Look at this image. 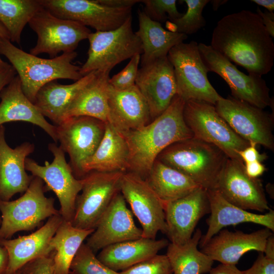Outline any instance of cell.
<instances>
[{"mask_svg":"<svg viewBox=\"0 0 274 274\" xmlns=\"http://www.w3.org/2000/svg\"><path fill=\"white\" fill-rule=\"evenodd\" d=\"M211 46L249 74L262 76L273 65L272 38L260 16L249 10L228 14L218 21Z\"/></svg>","mask_w":274,"mask_h":274,"instance_id":"6da1fadb","label":"cell"},{"mask_svg":"<svg viewBox=\"0 0 274 274\" xmlns=\"http://www.w3.org/2000/svg\"><path fill=\"white\" fill-rule=\"evenodd\" d=\"M185 101L176 94L167 109L146 125L123 133L129 152L128 172L145 179L159 154L193 137L183 116Z\"/></svg>","mask_w":274,"mask_h":274,"instance_id":"7a4b0ae2","label":"cell"},{"mask_svg":"<svg viewBox=\"0 0 274 274\" xmlns=\"http://www.w3.org/2000/svg\"><path fill=\"white\" fill-rule=\"evenodd\" d=\"M0 54L5 56L20 78L23 92L34 102L39 90L47 83L57 79L76 81L83 76L80 66L74 64L77 53H64L53 58H42L15 46L9 40L0 38Z\"/></svg>","mask_w":274,"mask_h":274,"instance_id":"3957f363","label":"cell"},{"mask_svg":"<svg viewBox=\"0 0 274 274\" xmlns=\"http://www.w3.org/2000/svg\"><path fill=\"white\" fill-rule=\"evenodd\" d=\"M227 158L216 146L193 137L170 145L156 159L208 190L215 189Z\"/></svg>","mask_w":274,"mask_h":274,"instance_id":"277c9868","label":"cell"},{"mask_svg":"<svg viewBox=\"0 0 274 274\" xmlns=\"http://www.w3.org/2000/svg\"><path fill=\"white\" fill-rule=\"evenodd\" d=\"M44 182L33 177L24 193L14 200H0L1 224L0 239H7L16 232L31 231L59 211L54 206V199L45 195Z\"/></svg>","mask_w":274,"mask_h":274,"instance_id":"5b68a950","label":"cell"},{"mask_svg":"<svg viewBox=\"0 0 274 274\" xmlns=\"http://www.w3.org/2000/svg\"><path fill=\"white\" fill-rule=\"evenodd\" d=\"M85 62L80 67L82 76L93 71H108L136 54L142 55V43L132 28V17L118 28L91 32Z\"/></svg>","mask_w":274,"mask_h":274,"instance_id":"8992f818","label":"cell"},{"mask_svg":"<svg viewBox=\"0 0 274 274\" xmlns=\"http://www.w3.org/2000/svg\"><path fill=\"white\" fill-rule=\"evenodd\" d=\"M167 56L174 68L177 94L185 101L195 99L215 106L223 97L209 81V71L196 42L177 44L169 50Z\"/></svg>","mask_w":274,"mask_h":274,"instance_id":"52a82bcc","label":"cell"},{"mask_svg":"<svg viewBox=\"0 0 274 274\" xmlns=\"http://www.w3.org/2000/svg\"><path fill=\"white\" fill-rule=\"evenodd\" d=\"M183 116L194 138L216 146L229 158L243 161L237 152L248 147L249 142L232 129L214 105L202 100H188L185 102Z\"/></svg>","mask_w":274,"mask_h":274,"instance_id":"ba28073f","label":"cell"},{"mask_svg":"<svg viewBox=\"0 0 274 274\" xmlns=\"http://www.w3.org/2000/svg\"><path fill=\"white\" fill-rule=\"evenodd\" d=\"M121 172L92 171L81 178L82 186L76 201L72 225L94 230L114 197L120 192Z\"/></svg>","mask_w":274,"mask_h":274,"instance_id":"9c48e42d","label":"cell"},{"mask_svg":"<svg viewBox=\"0 0 274 274\" xmlns=\"http://www.w3.org/2000/svg\"><path fill=\"white\" fill-rule=\"evenodd\" d=\"M54 158L51 163L46 161L41 165L34 160L27 158L26 170L32 176L40 178L45 184L46 190L52 191L60 203L59 213L63 220L72 222L74 218L76 199L80 192L82 181L77 178L66 161L65 152L54 143L48 145Z\"/></svg>","mask_w":274,"mask_h":274,"instance_id":"30bf717a","label":"cell"},{"mask_svg":"<svg viewBox=\"0 0 274 274\" xmlns=\"http://www.w3.org/2000/svg\"><path fill=\"white\" fill-rule=\"evenodd\" d=\"M198 47L208 71L217 74L224 80L230 89L232 97L262 109L273 105L269 89L262 76L248 75L241 72L211 45L200 43Z\"/></svg>","mask_w":274,"mask_h":274,"instance_id":"8fae6325","label":"cell"},{"mask_svg":"<svg viewBox=\"0 0 274 274\" xmlns=\"http://www.w3.org/2000/svg\"><path fill=\"white\" fill-rule=\"evenodd\" d=\"M28 24L38 37L30 53L35 56L47 53L50 58L61 52L75 51L79 43L87 39L92 32L87 26L56 17L44 8L38 11Z\"/></svg>","mask_w":274,"mask_h":274,"instance_id":"7c38bea8","label":"cell"},{"mask_svg":"<svg viewBox=\"0 0 274 274\" xmlns=\"http://www.w3.org/2000/svg\"><path fill=\"white\" fill-rule=\"evenodd\" d=\"M56 126L59 146L68 154L69 164L75 177L81 179L84 177L83 166L100 143L106 123L91 117L76 116Z\"/></svg>","mask_w":274,"mask_h":274,"instance_id":"4fadbf2b","label":"cell"},{"mask_svg":"<svg viewBox=\"0 0 274 274\" xmlns=\"http://www.w3.org/2000/svg\"><path fill=\"white\" fill-rule=\"evenodd\" d=\"M215 106L219 115L240 137L273 151V115L232 96L222 97Z\"/></svg>","mask_w":274,"mask_h":274,"instance_id":"5bb4252c","label":"cell"},{"mask_svg":"<svg viewBox=\"0 0 274 274\" xmlns=\"http://www.w3.org/2000/svg\"><path fill=\"white\" fill-rule=\"evenodd\" d=\"M120 193L141 225L142 237L156 239L159 231L165 234L164 204L145 179L133 172L124 173Z\"/></svg>","mask_w":274,"mask_h":274,"instance_id":"9a60e30c","label":"cell"},{"mask_svg":"<svg viewBox=\"0 0 274 274\" xmlns=\"http://www.w3.org/2000/svg\"><path fill=\"white\" fill-rule=\"evenodd\" d=\"M40 2L54 16L90 26L96 31L116 29L132 17V8L109 7L96 0H40Z\"/></svg>","mask_w":274,"mask_h":274,"instance_id":"2e32d148","label":"cell"},{"mask_svg":"<svg viewBox=\"0 0 274 274\" xmlns=\"http://www.w3.org/2000/svg\"><path fill=\"white\" fill-rule=\"evenodd\" d=\"M230 203L245 210H269L261 180L246 174L244 162L227 158L215 189Z\"/></svg>","mask_w":274,"mask_h":274,"instance_id":"e0dca14e","label":"cell"},{"mask_svg":"<svg viewBox=\"0 0 274 274\" xmlns=\"http://www.w3.org/2000/svg\"><path fill=\"white\" fill-rule=\"evenodd\" d=\"M135 85L145 98L153 120L167 109L177 94L174 68L167 56L142 65Z\"/></svg>","mask_w":274,"mask_h":274,"instance_id":"ac0fdd59","label":"cell"},{"mask_svg":"<svg viewBox=\"0 0 274 274\" xmlns=\"http://www.w3.org/2000/svg\"><path fill=\"white\" fill-rule=\"evenodd\" d=\"M122 194L118 193L100 218L86 244L95 253L116 243L142 237Z\"/></svg>","mask_w":274,"mask_h":274,"instance_id":"d6986e66","label":"cell"},{"mask_svg":"<svg viewBox=\"0 0 274 274\" xmlns=\"http://www.w3.org/2000/svg\"><path fill=\"white\" fill-rule=\"evenodd\" d=\"M166 231L171 243L189 240L199 221L210 212L207 190L199 187L188 195L164 204Z\"/></svg>","mask_w":274,"mask_h":274,"instance_id":"ffe728a7","label":"cell"},{"mask_svg":"<svg viewBox=\"0 0 274 274\" xmlns=\"http://www.w3.org/2000/svg\"><path fill=\"white\" fill-rule=\"evenodd\" d=\"M272 234L266 227L250 233L223 229L212 237L201 251L214 261L236 265L247 252H263L266 239Z\"/></svg>","mask_w":274,"mask_h":274,"instance_id":"44dd1931","label":"cell"},{"mask_svg":"<svg viewBox=\"0 0 274 274\" xmlns=\"http://www.w3.org/2000/svg\"><path fill=\"white\" fill-rule=\"evenodd\" d=\"M5 129L0 125V200L8 201L17 193H23L33 176L26 172L27 157L35 150V145L25 142L11 148L5 137Z\"/></svg>","mask_w":274,"mask_h":274,"instance_id":"7402d4cb","label":"cell"},{"mask_svg":"<svg viewBox=\"0 0 274 274\" xmlns=\"http://www.w3.org/2000/svg\"><path fill=\"white\" fill-rule=\"evenodd\" d=\"M62 221L60 214L54 215L28 235L1 240L9 256L8 265L5 274H14L28 262L53 252L50 242Z\"/></svg>","mask_w":274,"mask_h":274,"instance_id":"603a6c76","label":"cell"},{"mask_svg":"<svg viewBox=\"0 0 274 274\" xmlns=\"http://www.w3.org/2000/svg\"><path fill=\"white\" fill-rule=\"evenodd\" d=\"M108 105L107 122L122 134L151 121L147 104L135 85L124 90L109 85Z\"/></svg>","mask_w":274,"mask_h":274,"instance_id":"cb8c5ba5","label":"cell"},{"mask_svg":"<svg viewBox=\"0 0 274 274\" xmlns=\"http://www.w3.org/2000/svg\"><path fill=\"white\" fill-rule=\"evenodd\" d=\"M210 203V215L207 220L208 228L202 235L201 248L224 227L244 223H252L274 231V211L269 210L264 214H257L242 209L226 200L215 189L207 190Z\"/></svg>","mask_w":274,"mask_h":274,"instance_id":"d4e9b609","label":"cell"},{"mask_svg":"<svg viewBox=\"0 0 274 274\" xmlns=\"http://www.w3.org/2000/svg\"><path fill=\"white\" fill-rule=\"evenodd\" d=\"M0 99V125L9 122H29L41 127L55 143L57 142L56 126L48 122L25 96L17 75L2 89Z\"/></svg>","mask_w":274,"mask_h":274,"instance_id":"484cf974","label":"cell"},{"mask_svg":"<svg viewBox=\"0 0 274 274\" xmlns=\"http://www.w3.org/2000/svg\"><path fill=\"white\" fill-rule=\"evenodd\" d=\"M168 244L165 238L141 237L108 246L101 249L96 257L112 270L122 271L158 254Z\"/></svg>","mask_w":274,"mask_h":274,"instance_id":"4316f807","label":"cell"},{"mask_svg":"<svg viewBox=\"0 0 274 274\" xmlns=\"http://www.w3.org/2000/svg\"><path fill=\"white\" fill-rule=\"evenodd\" d=\"M129 152L123 135L110 124L106 123L104 136L94 154L85 162L84 176L92 171L128 172Z\"/></svg>","mask_w":274,"mask_h":274,"instance_id":"83f0119b","label":"cell"},{"mask_svg":"<svg viewBox=\"0 0 274 274\" xmlns=\"http://www.w3.org/2000/svg\"><path fill=\"white\" fill-rule=\"evenodd\" d=\"M96 73L93 71L68 85L59 84L56 80L50 82L39 90L33 104L44 117L58 125L65 120L66 111L75 96Z\"/></svg>","mask_w":274,"mask_h":274,"instance_id":"f1b7e54d","label":"cell"},{"mask_svg":"<svg viewBox=\"0 0 274 274\" xmlns=\"http://www.w3.org/2000/svg\"><path fill=\"white\" fill-rule=\"evenodd\" d=\"M138 15L139 28L135 33L142 45L141 66L167 56L173 47L188 38L185 34L165 30L160 22L152 20L143 11L139 9Z\"/></svg>","mask_w":274,"mask_h":274,"instance_id":"f546056e","label":"cell"},{"mask_svg":"<svg viewBox=\"0 0 274 274\" xmlns=\"http://www.w3.org/2000/svg\"><path fill=\"white\" fill-rule=\"evenodd\" d=\"M109 74L108 71H96L94 78L78 92L70 104L65 120L88 116L107 122Z\"/></svg>","mask_w":274,"mask_h":274,"instance_id":"4dcf8cb0","label":"cell"},{"mask_svg":"<svg viewBox=\"0 0 274 274\" xmlns=\"http://www.w3.org/2000/svg\"><path fill=\"white\" fill-rule=\"evenodd\" d=\"M145 179L163 204L183 197L200 187L182 173L157 159Z\"/></svg>","mask_w":274,"mask_h":274,"instance_id":"1f68e13d","label":"cell"},{"mask_svg":"<svg viewBox=\"0 0 274 274\" xmlns=\"http://www.w3.org/2000/svg\"><path fill=\"white\" fill-rule=\"evenodd\" d=\"M202 236L200 229L183 245L169 243L166 255L173 274H206L213 268L214 261L199 251L197 247Z\"/></svg>","mask_w":274,"mask_h":274,"instance_id":"d6a6232c","label":"cell"},{"mask_svg":"<svg viewBox=\"0 0 274 274\" xmlns=\"http://www.w3.org/2000/svg\"><path fill=\"white\" fill-rule=\"evenodd\" d=\"M93 231L76 228L71 222L63 220L50 242L54 252L55 274H69L71 264L78 250Z\"/></svg>","mask_w":274,"mask_h":274,"instance_id":"836d02e7","label":"cell"},{"mask_svg":"<svg viewBox=\"0 0 274 274\" xmlns=\"http://www.w3.org/2000/svg\"><path fill=\"white\" fill-rule=\"evenodd\" d=\"M43 8L40 0H0V23L11 42L20 44L24 27Z\"/></svg>","mask_w":274,"mask_h":274,"instance_id":"e575fe53","label":"cell"},{"mask_svg":"<svg viewBox=\"0 0 274 274\" xmlns=\"http://www.w3.org/2000/svg\"><path fill=\"white\" fill-rule=\"evenodd\" d=\"M187 6L185 14L176 19L169 21L174 26L172 31L190 35L197 32L206 25V21L202 16L203 8L209 0H184Z\"/></svg>","mask_w":274,"mask_h":274,"instance_id":"d590c367","label":"cell"},{"mask_svg":"<svg viewBox=\"0 0 274 274\" xmlns=\"http://www.w3.org/2000/svg\"><path fill=\"white\" fill-rule=\"evenodd\" d=\"M100 262L86 244H82L73 259L69 274H116Z\"/></svg>","mask_w":274,"mask_h":274,"instance_id":"8d00e7d4","label":"cell"},{"mask_svg":"<svg viewBox=\"0 0 274 274\" xmlns=\"http://www.w3.org/2000/svg\"><path fill=\"white\" fill-rule=\"evenodd\" d=\"M144 13L152 20L164 22L181 17L183 14L177 8L176 0H144Z\"/></svg>","mask_w":274,"mask_h":274,"instance_id":"74e56055","label":"cell"},{"mask_svg":"<svg viewBox=\"0 0 274 274\" xmlns=\"http://www.w3.org/2000/svg\"><path fill=\"white\" fill-rule=\"evenodd\" d=\"M116 274H173L166 255L157 254Z\"/></svg>","mask_w":274,"mask_h":274,"instance_id":"f35d334b","label":"cell"},{"mask_svg":"<svg viewBox=\"0 0 274 274\" xmlns=\"http://www.w3.org/2000/svg\"><path fill=\"white\" fill-rule=\"evenodd\" d=\"M141 55L136 54L132 57L122 70L110 78L109 85L118 90H126L135 85Z\"/></svg>","mask_w":274,"mask_h":274,"instance_id":"ab89813d","label":"cell"},{"mask_svg":"<svg viewBox=\"0 0 274 274\" xmlns=\"http://www.w3.org/2000/svg\"><path fill=\"white\" fill-rule=\"evenodd\" d=\"M54 251L51 254L36 258L22 266L20 274H55Z\"/></svg>","mask_w":274,"mask_h":274,"instance_id":"60d3db41","label":"cell"},{"mask_svg":"<svg viewBox=\"0 0 274 274\" xmlns=\"http://www.w3.org/2000/svg\"><path fill=\"white\" fill-rule=\"evenodd\" d=\"M243 274H274V259L266 257L263 252H259L252 266L243 271Z\"/></svg>","mask_w":274,"mask_h":274,"instance_id":"b9f144b4","label":"cell"},{"mask_svg":"<svg viewBox=\"0 0 274 274\" xmlns=\"http://www.w3.org/2000/svg\"><path fill=\"white\" fill-rule=\"evenodd\" d=\"M256 146L255 143H250L248 147L237 152L238 155L243 162L246 163L256 161L261 162L267 158L265 154H260L258 151Z\"/></svg>","mask_w":274,"mask_h":274,"instance_id":"7bdbcfd3","label":"cell"},{"mask_svg":"<svg viewBox=\"0 0 274 274\" xmlns=\"http://www.w3.org/2000/svg\"><path fill=\"white\" fill-rule=\"evenodd\" d=\"M244 168L247 176L253 179L258 178L266 170L264 165L258 161L246 163Z\"/></svg>","mask_w":274,"mask_h":274,"instance_id":"ee69618b","label":"cell"},{"mask_svg":"<svg viewBox=\"0 0 274 274\" xmlns=\"http://www.w3.org/2000/svg\"><path fill=\"white\" fill-rule=\"evenodd\" d=\"M257 13L260 16L266 30L273 39L274 37V13L269 11L262 12L259 7Z\"/></svg>","mask_w":274,"mask_h":274,"instance_id":"f6af8a7d","label":"cell"},{"mask_svg":"<svg viewBox=\"0 0 274 274\" xmlns=\"http://www.w3.org/2000/svg\"><path fill=\"white\" fill-rule=\"evenodd\" d=\"M103 5L116 8H132L135 4L141 2L138 0H96Z\"/></svg>","mask_w":274,"mask_h":274,"instance_id":"bcb514c9","label":"cell"},{"mask_svg":"<svg viewBox=\"0 0 274 274\" xmlns=\"http://www.w3.org/2000/svg\"><path fill=\"white\" fill-rule=\"evenodd\" d=\"M210 274H243L235 265L220 263L216 267L212 268Z\"/></svg>","mask_w":274,"mask_h":274,"instance_id":"7dc6e473","label":"cell"},{"mask_svg":"<svg viewBox=\"0 0 274 274\" xmlns=\"http://www.w3.org/2000/svg\"><path fill=\"white\" fill-rule=\"evenodd\" d=\"M16 74L15 70L11 64L0 71V93L2 89L16 76Z\"/></svg>","mask_w":274,"mask_h":274,"instance_id":"c3c4849f","label":"cell"},{"mask_svg":"<svg viewBox=\"0 0 274 274\" xmlns=\"http://www.w3.org/2000/svg\"><path fill=\"white\" fill-rule=\"evenodd\" d=\"M9 263V256L5 247L0 239V274H5Z\"/></svg>","mask_w":274,"mask_h":274,"instance_id":"681fc988","label":"cell"},{"mask_svg":"<svg viewBox=\"0 0 274 274\" xmlns=\"http://www.w3.org/2000/svg\"><path fill=\"white\" fill-rule=\"evenodd\" d=\"M263 253L266 257L274 259V235L273 233L267 238Z\"/></svg>","mask_w":274,"mask_h":274,"instance_id":"f907efd6","label":"cell"},{"mask_svg":"<svg viewBox=\"0 0 274 274\" xmlns=\"http://www.w3.org/2000/svg\"><path fill=\"white\" fill-rule=\"evenodd\" d=\"M251 2L265 8L270 12H273V0H252Z\"/></svg>","mask_w":274,"mask_h":274,"instance_id":"816d5d0a","label":"cell"},{"mask_svg":"<svg viewBox=\"0 0 274 274\" xmlns=\"http://www.w3.org/2000/svg\"><path fill=\"white\" fill-rule=\"evenodd\" d=\"M227 2L228 1L227 0L210 1V3L212 4L213 9L214 11H217L221 6L226 4Z\"/></svg>","mask_w":274,"mask_h":274,"instance_id":"f5cc1de1","label":"cell"},{"mask_svg":"<svg viewBox=\"0 0 274 274\" xmlns=\"http://www.w3.org/2000/svg\"><path fill=\"white\" fill-rule=\"evenodd\" d=\"M0 38L10 40V37L5 27L0 23Z\"/></svg>","mask_w":274,"mask_h":274,"instance_id":"db71d44e","label":"cell"},{"mask_svg":"<svg viewBox=\"0 0 274 274\" xmlns=\"http://www.w3.org/2000/svg\"><path fill=\"white\" fill-rule=\"evenodd\" d=\"M10 65V64L4 61L0 56V71L7 67Z\"/></svg>","mask_w":274,"mask_h":274,"instance_id":"11a10c76","label":"cell"},{"mask_svg":"<svg viewBox=\"0 0 274 274\" xmlns=\"http://www.w3.org/2000/svg\"><path fill=\"white\" fill-rule=\"evenodd\" d=\"M14 274H20V272H19V271L18 270L17 271H16V272H15Z\"/></svg>","mask_w":274,"mask_h":274,"instance_id":"9f6ffc18","label":"cell"},{"mask_svg":"<svg viewBox=\"0 0 274 274\" xmlns=\"http://www.w3.org/2000/svg\"><path fill=\"white\" fill-rule=\"evenodd\" d=\"M1 221H2V220H1V215H0V225H1Z\"/></svg>","mask_w":274,"mask_h":274,"instance_id":"6f0895ef","label":"cell"}]
</instances>
